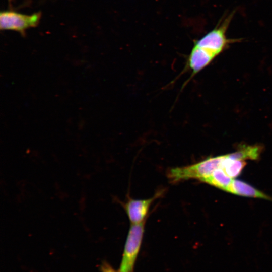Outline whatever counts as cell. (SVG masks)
<instances>
[{
    "instance_id": "1",
    "label": "cell",
    "mask_w": 272,
    "mask_h": 272,
    "mask_svg": "<svg viewBox=\"0 0 272 272\" xmlns=\"http://www.w3.org/2000/svg\"><path fill=\"white\" fill-rule=\"evenodd\" d=\"M229 21L226 20L196 42L186 63V68L190 70L191 76H194L207 67L225 48Z\"/></svg>"
},
{
    "instance_id": "2",
    "label": "cell",
    "mask_w": 272,
    "mask_h": 272,
    "mask_svg": "<svg viewBox=\"0 0 272 272\" xmlns=\"http://www.w3.org/2000/svg\"><path fill=\"white\" fill-rule=\"evenodd\" d=\"M224 155L209 157L193 164L172 168L167 173L168 178L172 183L191 179L202 182L215 170L221 168Z\"/></svg>"
},
{
    "instance_id": "3",
    "label": "cell",
    "mask_w": 272,
    "mask_h": 272,
    "mask_svg": "<svg viewBox=\"0 0 272 272\" xmlns=\"http://www.w3.org/2000/svg\"><path fill=\"white\" fill-rule=\"evenodd\" d=\"M145 223L146 220L139 224H131L125 243L119 272H132L141 248Z\"/></svg>"
},
{
    "instance_id": "4",
    "label": "cell",
    "mask_w": 272,
    "mask_h": 272,
    "mask_svg": "<svg viewBox=\"0 0 272 272\" xmlns=\"http://www.w3.org/2000/svg\"><path fill=\"white\" fill-rule=\"evenodd\" d=\"M40 13L25 15L13 11H4L0 13V28L23 33L26 29L36 26Z\"/></svg>"
},
{
    "instance_id": "5",
    "label": "cell",
    "mask_w": 272,
    "mask_h": 272,
    "mask_svg": "<svg viewBox=\"0 0 272 272\" xmlns=\"http://www.w3.org/2000/svg\"><path fill=\"white\" fill-rule=\"evenodd\" d=\"M161 193L158 192L147 199L129 198L124 205V207L130 223L139 224L145 221L151 205Z\"/></svg>"
},
{
    "instance_id": "6",
    "label": "cell",
    "mask_w": 272,
    "mask_h": 272,
    "mask_svg": "<svg viewBox=\"0 0 272 272\" xmlns=\"http://www.w3.org/2000/svg\"><path fill=\"white\" fill-rule=\"evenodd\" d=\"M227 192L244 197L261 198L272 201V197L247 183L239 180H232Z\"/></svg>"
},
{
    "instance_id": "7",
    "label": "cell",
    "mask_w": 272,
    "mask_h": 272,
    "mask_svg": "<svg viewBox=\"0 0 272 272\" xmlns=\"http://www.w3.org/2000/svg\"><path fill=\"white\" fill-rule=\"evenodd\" d=\"M232 180V178L229 177L222 168H219L202 182L227 192Z\"/></svg>"
},
{
    "instance_id": "8",
    "label": "cell",
    "mask_w": 272,
    "mask_h": 272,
    "mask_svg": "<svg viewBox=\"0 0 272 272\" xmlns=\"http://www.w3.org/2000/svg\"><path fill=\"white\" fill-rule=\"evenodd\" d=\"M244 160H236L231 158L229 154L224 155L222 161L221 168L231 178L239 176L246 166Z\"/></svg>"
},
{
    "instance_id": "9",
    "label": "cell",
    "mask_w": 272,
    "mask_h": 272,
    "mask_svg": "<svg viewBox=\"0 0 272 272\" xmlns=\"http://www.w3.org/2000/svg\"><path fill=\"white\" fill-rule=\"evenodd\" d=\"M262 147L258 145H243L236 151L229 154L231 158L236 160H257L261 153Z\"/></svg>"
}]
</instances>
